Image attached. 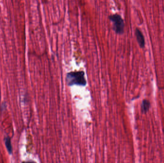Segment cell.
Segmentation results:
<instances>
[{"label": "cell", "instance_id": "5b68a950", "mask_svg": "<svg viewBox=\"0 0 164 163\" xmlns=\"http://www.w3.org/2000/svg\"><path fill=\"white\" fill-rule=\"evenodd\" d=\"M150 102L149 101L147 100H143L142 101V105H141L142 112L146 113L147 112L150 108Z\"/></svg>", "mask_w": 164, "mask_h": 163}, {"label": "cell", "instance_id": "7a4b0ae2", "mask_svg": "<svg viewBox=\"0 0 164 163\" xmlns=\"http://www.w3.org/2000/svg\"><path fill=\"white\" fill-rule=\"evenodd\" d=\"M110 19L113 23V28L115 32L118 34H122L124 30V22L120 15L115 14L110 16Z\"/></svg>", "mask_w": 164, "mask_h": 163}, {"label": "cell", "instance_id": "3957f363", "mask_svg": "<svg viewBox=\"0 0 164 163\" xmlns=\"http://www.w3.org/2000/svg\"><path fill=\"white\" fill-rule=\"evenodd\" d=\"M135 34L137 41L139 46L141 48H144L145 46V38L142 32L138 28H136L135 30Z\"/></svg>", "mask_w": 164, "mask_h": 163}, {"label": "cell", "instance_id": "277c9868", "mask_svg": "<svg viewBox=\"0 0 164 163\" xmlns=\"http://www.w3.org/2000/svg\"><path fill=\"white\" fill-rule=\"evenodd\" d=\"M4 141H5L6 147L7 148L9 153L10 155H11L13 153V147H12V145L11 138L9 136H7L6 138H4Z\"/></svg>", "mask_w": 164, "mask_h": 163}, {"label": "cell", "instance_id": "6da1fadb", "mask_svg": "<svg viewBox=\"0 0 164 163\" xmlns=\"http://www.w3.org/2000/svg\"><path fill=\"white\" fill-rule=\"evenodd\" d=\"M85 75V72L83 71L69 72L67 74L66 77L67 85L72 86L75 85L79 86H85L86 81Z\"/></svg>", "mask_w": 164, "mask_h": 163}]
</instances>
